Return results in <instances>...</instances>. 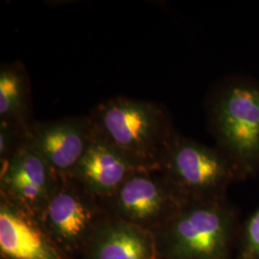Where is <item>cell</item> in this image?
I'll return each instance as SVG.
<instances>
[{
	"instance_id": "6da1fadb",
	"label": "cell",
	"mask_w": 259,
	"mask_h": 259,
	"mask_svg": "<svg viewBox=\"0 0 259 259\" xmlns=\"http://www.w3.org/2000/svg\"><path fill=\"white\" fill-rule=\"evenodd\" d=\"M238 213L228 198L187 202L154 233L159 259H233Z\"/></svg>"
},
{
	"instance_id": "7a4b0ae2",
	"label": "cell",
	"mask_w": 259,
	"mask_h": 259,
	"mask_svg": "<svg viewBox=\"0 0 259 259\" xmlns=\"http://www.w3.org/2000/svg\"><path fill=\"white\" fill-rule=\"evenodd\" d=\"M90 118L98 138L147 170H157L159 155L175 132L163 105L129 97L99 104Z\"/></svg>"
},
{
	"instance_id": "3957f363",
	"label": "cell",
	"mask_w": 259,
	"mask_h": 259,
	"mask_svg": "<svg viewBox=\"0 0 259 259\" xmlns=\"http://www.w3.org/2000/svg\"><path fill=\"white\" fill-rule=\"evenodd\" d=\"M157 170L185 203L225 198L232 183L241 180L220 150L176 132L159 155Z\"/></svg>"
},
{
	"instance_id": "277c9868",
	"label": "cell",
	"mask_w": 259,
	"mask_h": 259,
	"mask_svg": "<svg viewBox=\"0 0 259 259\" xmlns=\"http://www.w3.org/2000/svg\"><path fill=\"white\" fill-rule=\"evenodd\" d=\"M211 122L217 149L237 169L241 180L259 169V89L232 85L213 104Z\"/></svg>"
},
{
	"instance_id": "5b68a950",
	"label": "cell",
	"mask_w": 259,
	"mask_h": 259,
	"mask_svg": "<svg viewBox=\"0 0 259 259\" xmlns=\"http://www.w3.org/2000/svg\"><path fill=\"white\" fill-rule=\"evenodd\" d=\"M107 215L99 201L71 177L60 176L54 193L37 220L68 255L83 252L96 227Z\"/></svg>"
},
{
	"instance_id": "8992f818",
	"label": "cell",
	"mask_w": 259,
	"mask_h": 259,
	"mask_svg": "<svg viewBox=\"0 0 259 259\" xmlns=\"http://www.w3.org/2000/svg\"><path fill=\"white\" fill-rule=\"evenodd\" d=\"M99 203L109 216L152 233L185 204L158 170L136 172L114 194Z\"/></svg>"
},
{
	"instance_id": "52a82bcc",
	"label": "cell",
	"mask_w": 259,
	"mask_h": 259,
	"mask_svg": "<svg viewBox=\"0 0 259 259\" xmlns=\"http://www.w3.org/2000/svg\"><path fill=\"white\" fill-rule=\"evenodd\" d=\"M0 164V199L38 219L60 176L25 142Z\"/></svg>"
},
{
	"instance_id": "ba28073f",
	"label": "cell",
	"mask_w": 259,
	"mask_h": 259,
	"mask_svg": "<svg viewBox=\"0 0 259 259\" xmlns=\"http://www.w3.org/2000/svg\"><path fill=\"white\" fill-rule=\"evenodd\" d=\"M95 138L90 116L33 122L24 142L59 176H69Z\"/></svg>"
},
{
	"instance_id": "9c48e42d",
	"label": "cell",
	"mask_w": 259,
	"mask_h": 259,
	"mask_svg": "<svg viewBox=\"0 0 259 259\" xmlns=\"http://www.w3.org/2000/svg\"><path fill=\"white\" fill-rule=\"evenodd\" d=\"M144 169L95 135L92 144L69 175L98 201L114 194L130 177Z\"/></svg>"
},
{
	"instance_id": "30bf717a",
	"label": "cell",
	"mask_w": 259,
	"mask_h": 259,
	"mask_svg": "<svg viewBox=\"0 0 259 259\" xmlns=\"http://www.w3.org/2000/svg\"><path fill=\"white\" fill-rule=\"evenodd\" d=\"M2 259H70L36 217L0 199Z\"/></svg>"
},
{
	"instance_id": "8fae6325",
	"label": "cell",
	"mask_w": 259,
	"mask_h": 259,
	"mask_svg": "<svg viewBox=\"0 0 259 259\" xmlns=\"http://www.w3.org/2000/svg\"><path fill=\"white\" fill-rule=\"evenodd\" d=\"M83 252L87 259H159L154 233L109 215Z\"/></svg>"
},
{
	"instance_id": "7c38bea8",
	"label": "cell",
	"mask_w": 259,
	"mask_h": 259,
	"mask_svg": "<svg viewBox=\"0 0 259 259\" xmlns=\"http://www.w3.org/2000/svg\"><path fill=\"white\" fill-rule=\"evenodd\" d=\"M30 90L22 65H3L0 69V123L26 132L30 121Z\"/></svg>"
},
{
	"instance_id": "4fadbf2b",
	"label": "cell",
	"mask_w": 259,
	"mask_h": 259,
	"mask_svg": "<svg viewBox=\"0 0 259 259\" xmlns=\"http://www.w3.org/2000/svg\"><path fill=\"white\" fill-rule=\"evenodd\" d=\"M234 259H259V206L240 231L238 250Z\"/></svg>"
}]
</instances>
